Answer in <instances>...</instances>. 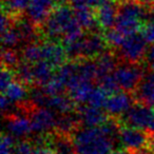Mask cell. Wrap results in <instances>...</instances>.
Segmentation results:
<instances>
[{"label": "cell", "mask_w": 154, "mask_h": 154, "mask_svg": "<svg viewBox=\"0 0 154 154\" xmlns=\"http://www.w3.org/2000/svg\"><path fill=\"white\" fill-rule=\"evenodd\" d=\"M134 97L130 92L119 90L109 95L105 110L112 117H122L133 105Z\"/></svg>", "instance_id": "obj_9"}, {"label": "cell", "mask_w": 154, "mask_h": 154, "mask_svg": "<svg viewBox=\"0 0 154 154\" xmlns=\"http://www.w3.org/2000/svg\"><path fill=\"white\" fill-rule=\"evenodd\" d=\"M150 133L146 130L131 126H122L118 133V140L125 148L132 151L145 149L148 147Z\"/></svg>", "instance_id": "obj_6"}, {"label": "cell", "mask_w": 154, "mask_h": 154, "mask_svg": "<svg viewBox=\"0 0 154 154\" xmlns=\"http://www.w3.org/2000/svg\"><path fill=\"white\" fill-rule=\"evenodd\" d=\"M103 36H105V39L109 47L117 48V49L122 45L125 38H126V36H125L122 33H120L116 28L106 30Z\"/></svg>", "instance_id": "obj_28"}, {"label": "cell", "mask_w": 154, "mask_h": 154, "mask_svg": "<svg viewBox=\"0 0 154 154\" xmlns=\"http://www.w3.org/2000/svg\"><path fill=\"white\" fill-rule=\"evenodd\" d=\"M151 12H152V14H153V16H154V5L151 8Z\"/></svg>", "instance_id": "obj_40"}, {"label": "cell", "mask_w": 154, "mask_h": 154, "mask_svg": "<svg viewBox=\"0 0 154 154\" xmlns=\"http://www.w3.org/2000/svg\"><path fill=\"white\" fill-rule=\"evenodd\" d=\"M97 82H99V86L103 89H105L109 94H112V93L119 91V87H118L117 82H116V79L115 77H114L113 73L101 77L100 79H98Z\"/></svg>", "instance_id": "obj_30"}, {"label": "cell", "mask_w": 154, "mask_h": 154, "mask_svg": "<svg viewBox=\"0 0 154 154\" xmlns=\"http://www.w3.org/2000/svg\"><path fill=\"white\" fill-rule=\"evenodd\" d=\"M147 40L141 32L126 36L119 47V55L126 62L138 63L147 53Z\"/></svg>", "instance_id": "obj_5"}, {"label": "cell", "mask_w": 154, "mask_h": 154, "mask_svg": "<svg viewBox=\"0 0 154 154\" xmlns=\"http://www.w3.org/2000/svg\"><path fill=\"white\" fill-rule=\"evenodd\" d=\"M138 103L154 106V71L145 74L134 93Z\"/></svg>", "instance_id": "obj_16"}, {"label": "cell", "mask_w": 154, "mask_h": 154, "mask_svg": "<svg viewBox=\"0 0 154 154\" xmlns=\"http://www.w3.org/2000/svg\"><path fill=\"white\" fill-rule=\"evenodd\" d=\"M56 5H66L68 2H71V0H54Z\"/></svg>", "instance_id": "obj_39"}, {"label": "cell", "mask_w": 154, "mask_h": 154, "mask_svg": "<svg viewBox=\"0 0 154 154\" xmlns=\"http://www.w3.org/2000/svg\"><path fill=\"white\" fill-rule=\"evenodd\" d=\"M140 32L148 43H154V20H150L149 22L143 24Z\"/></svg>", "instance_id": "obj_34"}, {"label": "cell", "mask_w": 154, "mask_h": 154, "mask_svg": "<svg viewBox=\"0 0 154 154\" xmlns=\"http://www.w3.org/2000/svg\"><path fill=\"white\" fill-rule=\"evenodd\" d=\"M93 89V82L80 77L77 72L66 85V93L77 105H86Z\"/></svg>", "instance_id": "obj_8"}, {"label": "cell", "mask_w": 154, "mask_h": 154, "mask_svg": "<svg viewBox=\"0 0 154 154\" xmlns=\"http://www.w3.org/2000/svg\"><path fill=\"white\" fill-rule=\"evenodd\" d=\"M143 71L137 63L125 62L117 66L114 70L113 75L115 77L119 90L133 92L136 90L137 86L143 77Z\"/></svg>", "instance_id": "obj_4"}, {"label": "cell", "mask_w": 154, "mask_h": 154, "mask_svg": "<svg viewBox=\"0 0 154 154\" xmlns=\"http://www.w3.org/2000/svg\"><path fill=\"white\" fill-rule=\"evenodd\" d=\"M43 34L52 40L61 39L62 43L72 42L84 36V28L77 20L71 5H57L41 26Z\"/></svg>", "instance_id": "obj_1"}, {"label": "cell", "mask_w": 154, "mask_h": 154, "mask_svg": "<svg viewBox=\"0 0 154 154\" xmlns=\"http://www.w3.org/2000/svg\"><path fill=\"white\" fill-rule=\"evenodd\" d=\"M22 59L31 63H36L43 60L41 42H30L22 51Z\"/></svg>", "instance_id": "obj_24"}, {"label": "cell", "mask_w": 154, "mask_h": 154, "mask_svg": "<svg viewBox=\"0 0 154 154\" xmlns=\"http://www.w3.org/2000/svg\"><path fill=\"white\" fill-rule=\"evenodd\" d=\"M111 154H134V151L127 149V148H125V149H115L111 152Z\"/></svg>", "instance_id": "obj_37"}, {"label": "cell", "mask_w": 154, "mask_h": 154, "mask_svg": "<svg viewBox=\"0 0 154 154\" xmlns=\"http://www.w3.org/2000/svg\"><path fill=\"white\" fill-rule=\"evenodd\" d=\"M80 124L79 116H74L72 113L68 114H60L57 118V124L56 129L58 133L63 135H70L72 133H75L78 130V126Z\"/></svg>", "instance_id": "obj_19"}, {"label": "cell", "mask_w": 154, "mask_h": 154, "mask_svg": "<svg viewBox=\"0 0 154 154\" xmlns=\"http://www.w3.org/2000/svg\"><path fill=\"white\" fill-rule=\"evenodd\" d=\"M147 149L149 150V152L151 154H154V131L150 132V135H149V143H148Z\"/></svg>", "instance_id": "obj_36"}, {"label": "cell", "mask_w": 154, "mask_h": 154, "mask_svg": "<svg viewBox=\"0 0 154 154\" xmlns=\"http://www.w3.org/2000/svg\"><path fill=\"white\" fill-rule=\"evenodd\" d=\"M55 5L54 0H30V3L26 10V16L33 23L36 24L38 28H41L53 12Z\"/></svg>", "instance_id": "obj_10"}, {"label": "cell", "mask_w": 154, "mask_h": 154, "mask_svg": "<svg viewBox=\"0 0 154 154\" xmlns=\"http://www.w3.org/2000/svg\"><path fill=\"white\" fill-rule=\"evenodd\" d=\"M120 118L128 126L150 132L154 131V109L151 106L141 103H134Z\"/></svg>", "instance_id": "obj_3"}, {"label": "cell", "mask_w": 154, "mask_h": 154, "mask_svg": "<svg viewBox=\"0 0 154 154\" xmlns=\"http://www.w3.org/2000/svg\"><path fill=\"white\" fill-rule=\"evenodd\" d=\"M14 79H15V72H14V70L2 66L1 74H0V88H1V92H3L14 82Z\"/></svg>", "instance_id": "obj_32"}, {"label": "cell", "mask_w": 154, "mask_h": 154, "mask_svg": "<svg viewBox=\"0 0 154 154\" xmlns=\"http://www.w3.org/2000/svg\"><path fill=\"white\" fill-rule=\"evenodd\" d=\"M115 140L101 126L78 129L73 137L76 154H111Z\"/></svg>", "instance_id": "obj_2"}, {"label": "cell", "mask_w": 154, "mask_h": 154, "mask_svg": "<svg viewBox=\"0 0 154 154\" xmlns=\"http://www.w3.org/2000/svg\"><path fill=\"white\" fill-rule=\"evenodd\" d=\"M97 66V80L101 77L114 72L117 64V58L112 52L105 51L103 54L95 58Z\"/></svg>", "instance_id": "obj_18"}, {"label": "cell", "mask_w": 154, "mask_h": 154, "mask_svg": "<svg viewBox=\"0 0 154 154\" xmlns=\"http://www.w3.org/2000/svg\"><path fill=\"white\" fill-rule=\"evenodd\" d=\"M76 110L80 124L85 127H99L109 118L107 111L103 108H96L90 105H78Z\"/></svg>", "instance_id": "obj_12"}, {"label": "cell", "mask_w": 154, "mask_h": 154, "mask_svg": "<svg viewBox=\"0 0 154 154\" xmlns=\"http://www.w3.org/2000/svg\"><path fill=\"white\" fill-rule=\"evenodd\" d=\"M146 63L148 64L149 69L154 71V43H152L147 50L146 53Z\"/></svg>", "instance_id": "obj_35"}, {"label": "cell", "mask_w": 154, "mask_h": 154, "mask_svg": "<svg viewBox=\"0 0 154 154\" xmlns=\"http://www.w3.org/2000/svg\"><path fill=\"white\" fill-rule=\"evenodd\" d=\"M41 48H42L43 60L49 62L56 70L59 66H61L68 58L64 47L59 45L56 40L49 39V40L43 41L41 42Z\"/></svg>", "instance_id": "obj_15"}, {"label": "cell", "mask_w": 154, "mask_h": 154, "mask_svg": "<svg viewBox=\"0 0 154 154\" xmlns=\"http://www.w3.org/2000/svg\"><path fill=\"white\" fill-rule=\"evenodd\" d=\"M15 26L19 32L21 37V41H28V42H34L33 39H35L37 35V28L38 26L33 23L28 17L26 18H16Z\"/></svg>", "instance_id": "obj_21"}, {"label": "cell", "mask_w": 154, "mask_h": 154, "mask_svg": "<svg viewBox=\"0 0 154 154\" xmlns=\"http://www.w3.org/2000/svg\"><path fill=\"white\" fill-rule=\"evenodd\" d=\"M31 122L33 132L38 134L50 133L56 129L57 113L45 107H35L31 110Z\"/></svg>", "instance_id": "obj_7"}, {"label": "cell", "mask_w": 154, "mask_h": 154, "mask_svg": "<svg viewBox=\"0 0 154 154\" xmlns=\"http://www.w3.org/2000/svg\"><path fill=\"white\" fill-rule=\"evenodd\" d=\"M16 146L15 137L9 133H3L0 141V154H12Z\"/></svg>", "instance_id": "obj_31"}, {"label": "cell", "mask_w": 154, "mask_h": 154, "mask_svg": "<svg viewBox=\"0 0 154 154\" xmlns=\"http://www.w3.org/2000/svg\"><path fill=\"white\" fill-rule=\"evenodd\" d=\"M15 77L19 82L24 84L26 86L29 85H35L34 82V64L28 62L26 60H20L15 69Z\"/></svg>", "instance_id": "obj_22"}, {"label": "cell", "mask_w": 154, "mask_h": 154, "mask_svg": "<svg viewBox=\"0 0 154 154\" xmlns=\"http://www.w3.org/2000/svg\"><path fill=\"white\" fill-rule=\"evenodd\" d=\"M1 40H2L3 49H12L21 41V37H20L18 30L16 29L15 22L9 29L1 32Z\"/></svg>", "instance_id": "obj_25"}, {"label": "cell", "mask_w": 154, "mask_h": 154, "mask_svg": "<svg viewBox=\"0 0 154 154\" xmlns=\"http://www.w3.org/2000/svg\"><path fill=\"white\" fill-rule=\"evenodd\" d=\"M76 105L77 103L68 94L61 93V94L52 95V96L48 95L45 108H49L58 114H68L75 112Z\"/></svg>", "instance_id": "obj_17"}, {"label": "cell", "mask_w": 154, "mask_h": 154, "mask_svg": "<svg viewBox=\"0 0 154 154\" xmlns=\"http://www.w3.org/2000/svg\"><path fill=\"white\" fill-rule=\"evenodd\" d=\"M1 61H2V66L9 69H15L17 64L20 62L18 54L15 50L13 49H3L2 54H1Z\"/></svg>", "instance_id": "obj_29"}, {"label": "cell", "mask_w": 154, "mask_h": 154, "mask_svg": "<svg viewBox=\"0 0 154 154\" xmlns=\"http://www.w3.org/2000/svg\"><path fill=\"white\" fill-rule=\"evenodd\" d=\"M34 64V82L37 87H43L55 73L56 69L45 60H41Z\"/></svg>", "instance_id": "obj_20"}, {"label": "cell", "mask_w": 154, "mask_h": 154, "mask_svg": "<svg viewBox=\"0 0 154 154\" xmlns=\"http://www.w3.org/2000/svg\"><path fill=\"white\" fill-rule=\"evenodd\" d=\"M2 1L5 12L15 17L26 11L30 3V0H2Z\"/></svg>", "instance_id": "obj_27"}, {"label": "cell", "mask_w": 154, "mask_h": 154, "mask_svg": "<svg viewBox=\"0 0 154 154\" xmlns=\"http://www.w3.org/2000/svg\"><path fill=\"white\" fill-rule=\"evenodd\" d=\"M2 94L7 97L9 100H11L13 103H19L24 100L26 98V85L22 84L21 82H15L14 80L7 89L2 92Z\"/></svg>", "instance_id": "obj_23"}, {"label": "cell", "mask_w": 154, "mask_h": 154, "mask_svg": "<svg viewBox=\"0 0 154 154\" xmlns=\"http://www.w3.org/2000/svg\"><path fill=\"white\" fill-rule=\"evenodd\" d=\"M113 0H103L100 5L95 8V17L99 28L109 30L115 26L117 18L118 5Z\"/></svg>", "instance_id": "obj_11"}, {"label": "cell", "mask_w": 154, "mask_h": 154, "mask_svg": "<svg viewBox=\"0 0 154 154\" xmlns=\"http://www.w3.org/2000/svg\"><path fill=\"white\" fill-rule=\"evenodd\" d=\"M5 129L15 138H22L33 132L31 118L18 113L5 116Z\"/></svg>", "instance_id": "obj_13"}, {"label": "cell", "mask_w": 154, "mask_h": 154, "mask_svg": "<svg viewBox=\"0 0 154 154\" xmlns=\"http://www.w3.org/2000/svg\"><path fill=\"white\" fill-rule=\"evenodd\" d=\"M82 41V58H96L109 47L103 35L91 32L84 35Z\"/></svg>", "instance_id": "obj_14"}, {"label": "cell", "mask_w": 154, "mask_h": 154, "mask_svg": "<svg viewBox=\"0 0 154 154\" xmlns=\"http://www.w3.org/2000/svg\"><path fill=\"white\" fill-rule=\"evenodd\" d=\"M12 154H34V146L26 140L16 143Z\"/></svg>", "instance_id": "obj_33"}, {"label": "cell", "mask_w": 154, "mask_h": 154, "mask_svg": "<svg viewBox=\"0 0 154 154\" xmlns=\"http://www.w3.org/2000/svg\"><path fill=\"white\" fill-rule=\"evenodd\" d=\"M109 95H110L109 93H108L105 89L101 88L100 86L94 87L90 97H89L88 103H87L86 105H90V106H93V107L105 109L106 103H107Z\"/></svg>", "instance_id": "obj_26"}, {"label": "cell", "mask_w": 154, "mask_h": 154, "mask_svg": "<svg viewBox=\"0 0 154 154\" xmlns=\"http://www.w3.org/2000/svg\"><path fill=\"white\" fill-rule=\"evenodd\" d=\"M87 3H88L90 7H92V8H96L98 5H100L101 2H103V0H85Z\"/></svg>", "instance_id": "obj_38"}]
</instances>
